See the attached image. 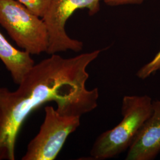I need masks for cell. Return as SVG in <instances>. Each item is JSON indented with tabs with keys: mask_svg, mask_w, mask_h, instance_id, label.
Segmentation results:
<instances>
[{
	"mask_svg": "<svg viewBox=\"0 0 160 160\" xmlns=\"http://www.w3.org/2000/svg\"><path fill=\"white\" fill-rule=\"evenodd\" d=\"M31 55L12 46L0 32V60L10 73L13 82L17 85L35 64Z\"/></svg>",
	"mask_w": 160,
	"mask_h": 160,
	"instance_id": "cell-7",
	"label": "cell"
},
{
	"mask_svg": "<svg viewBox=\"0 0 160 160\" xmlns=\"http://www.w3.org/2000/svg\"><path fill=\"white\" fill-rule=\"evenodd\" d=\"M145 0H103L104 2L110 6H118L128 4H141Z\"/></svg>",
	"mask_w": 160,
	"mask_h": 160,
	"instance_id": "cell-10",
	"label": "cell"
},
{
	"mask_svg": "<svg viewBox=\"0 0 160 160\" xmlns=\"http://www.w3.org/2000/svg\"><path fill=\"white\" fill-rule=\"evenodd\" d=\"M100 0H52L42 17L49 36L46 53L51 55L67 51H82L83 43L69 36L65 30L66 23L78 10L86 8L90 16L96 14L100 9Z\"/></svg>",
	"mask_w": 160,
	"mask_h": 160,
	"instance_id": "cell-5",
	"label": "cell"
},
{
	"mask_svg": "<svg viewBox=\"0 0 160 160\" xmlns=\"http://www.w3.org/2000/svg\"><path fill=\"white\" fill-rule=\"evenodd\" d=\"M45 118L38 133L28 143L22 160H53L69 136L80 125V116L59 113L51 106L45 107Z\"/></svg>",
	"mask_w": 160,
	"mask_h": 160,
	"instance_id": "cell-4",
	"label": "cell"
},
{
	"mask_svg": "<svg viewBox=\"0 0 160 160\" xmlns=\"http://www.w3.org/2000/svg\"><path fill=\"white\" fill-rule=\"evenodd\" d=\"M152 101L147 95L124 96L121 109L122 119L113 129L97 138L90 151L92 159L111 158L129 148L152 113Z\"/></svg>",
	"mask_w": 160,
	"mask_h": 160,
	"instance_id": "cell-2",
	"label": "cell"
},
{
	"mask_svg": "<svg viewBox=\"0 0 160 160\" xmlns=\"http://www.w3.org/2000/svg\"><path fill=\"white\" fill-rule=\"evenodd\" d=\"M102 51L68 58L52 54L35 63L16 90L0 87V160H15L23 123L43 104L53 102L59 113L80 117L97 108L98 90L87 88V69Z\"/></svg>",
	"mask_w": 160,
	"mask_h": 160,
	"instance_id": "cell-1",
	"label": "cell"
},
{
	"mask_svg": "<svg viewBox=\"0 0 160 160\" xmlns=\"http://www.w3.org/2000/svg\"><path fill=\"white\" fill-rule=\"evenodd\" d=\"M160 152V99L152 101V112L128 148L126 160H152Z\"/></svg>",
	"mask_w": 160,
	"mask_h": 160,
	"instance_id": "cell-6",
	"label": "cell"
},
{
	"mask_svg": "<svg viewBox=\"0 0 160 160\" xmlns=\"http://www.w3.org/2000/svg\"><path fill=\"white\" fill-rule=\"evenodd\" d=\"M160 70V51L148 63H146L137 72L138 78L145 80Z\"/></svg>",
	"mask_w": 160,
	"mask_h": 160,
	"instance_id": "cell-9",
	"label": "cell"
},
{
	"mask_svg": "<svg viewBox=\"0 0 160 160\" xmlns=\"http://www.w3.org/2000/svg\"><path fill=\"white\" fill-rule=\"evenodd\" d=\"M0 25L17 46L30 55L48 51L49 36L43 20L18 0H0Z\"/></svg>",
	"mask_w": 160,
	"mask_h": 160,
	"instance_id": "cell-3",
	"label": "cell"
},
{
	"mask_svg": "<svg viewBox=\"0 0 160 160\" xmlns=\"http://www.w3.org/2000/svg\"><path fill=\"white\" fill-rule=\"evenodd\" d=\"M20 3L26 6L30 11L39 17H43L52 0H18Z\"/></svg>",
	"mask_w": 160,
	"mask_h": 160,
	"instance_id": "cell-8",
	"label": "cell"
}]
</instances>
